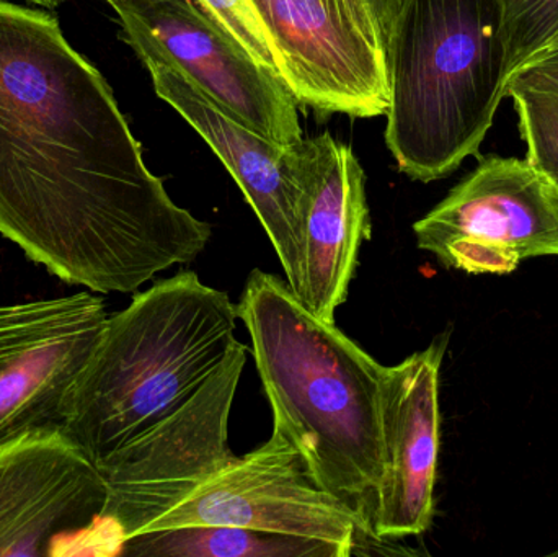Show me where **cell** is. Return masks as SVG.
I'll list each match as a JSON object with an SVG mask.
<instances>
[{"instance_id":"obj_1","label":"cell","mask_w":558,"mask_h":557,"mask_svg":"<svg viewBox=\"0 0 558 557\" xmlns=\"http://www.w3.org/2000/svg\"><path fill=\"white\" fill-rule=\"evenodd\" d=\"M0 234L69 284L134 293L213 228L144 162L104 75L46 10L0 0Z\"/></svg>"},{"instance_id":"obj_2","label":"cell","mask_w":558,"mask_h":557,"mask_svg":"<svg viewBox=\"0 0 558 557\" xmlns=\"http://www.w3.org/2000/svg\"><path fill=\"white\" fill-rule=\"evenodd\" d=\"M235 306L274 431L302 455L315 483L353 512L364 538L377 542L387 366L307 310L288 281L258 268Z\"/></svg>"},{"instance_id":"obj_3","label":"cell","mask_w":558,"mask_h":557,"mask_svg":"<svg viewBox=\"0 0 558 557\" xmlns=\"http://www.w3.org/2000/svg\"><path fill=\"white\" fill-rule=\"evenodd\" d=\"M238 306L193 271L157 281L107 326L62 431L95 464L190 401L238 343Z\"/></svg>"},{"instance_id":"obj_4","label":"cell","mask_w":558,"mask_h":557,"mask_svg":"<svg viewBox=\"0 0 558 557\" xmlns=\"http://www.w3.org/2000/svg\"><path fill=\"white\" fill-rule=\"evenodd\" d=\"M498 0H402L387 45L386 144L416 182L445 179L481 147L507 97Z\"/></svg>"},{"instance_id":"obj_5","label":"cell","mask_w":558,"mask_h":557,"mask_svg":"<svg viewBox=\"0 0 558 557\" xmlns=\"http://www.w3.org/2000/svg\"><path fill=\"white\" fill-rule=\"evenodd\" d=\"M245 362L247 347L238 340L186 404L97 464L107 484L101 523L118 546L238 458L229 448V417Z\"/></svg>"},{"instance_id":"obj_6","label":"cell","mask_w":558,"mask_h":557,"mask_svg":"<svg viewBox=\"0 0 558 557\" xmlns=\"http://www.w3.org/2000/svg\"><path fill=\"white\" fill-rule=\"evenodd\" d=\"M141 61L175 65L247 126L278 144L301 143L299 104L199 0H105Z\"/></svg>"},{"instance_id":"obj_7","label":"cell","mask_w":558,"mask_h":557,"mask_svg":"<svg viewBox=\"0 0 558 557\" xmlns=\"http://www.w3.org/2000/svg\"><path fill=\"white\" fill-rule=\"evenodd\" d=\"M416 245L469 275L513 274L558 255L550 183L526 159L488 156L413 225Z\"/></svg>"},{"instance_id":"obj_8","label":"cell","mask_w":558,"mask_h":557,"mask_svg":"<svg viewBox=\"0 0 558 557\" xmlns=\"http://www.w3.org/2000/svg\"><path fill=\"white\" fill-rule=\"evenodd\" d=\"M299 108L376 118L389 108L387 56L350 0H252Z\"/></svg>"},{"instance_id":"obj_9","label":"cell","mask_w":558,"mask_h":557,"mask_svg":"<svg viewBox=\"0 0 558 557\" xmlns=\"http://www.w3.org/2000/svg\"><path fill=\"white\" fill-rule=\"evenodd\" d=\"M229 525L335 543L353 555L364 538L350 509L325 493L302 455L274 431L270 440L206 480L146 532Z\"/></svg>"},{"instance_id":"obj_10","label":"cell","mask_w":558,"mask_h":557,"mask_svg":"<svg viewBox=\"0 0 558 557\" xmlns=\"http://www.w3.org/2000/svg\"><path fill=\"white\" fill-rule=\"evenodd\" d=\"M90 291L0 306V444L62 427L69 396L108 320Z\"/></svg>"},{"instance_id":"obj_11","label":"cell","mask_w":558,"mask_h":557,"mask_svg":"<svg viewBox=\"0 0 558 557\" xmlns=\"http://www.w3.org/2000/svg\"><path fill=\"white\" fill-rule=\"evenodd\" d=\"M105 506L100 470L62 427L0 444V557L61 555L101 522Z\"/></svg>"},{"instance_id":"obj_12","label":"cell","mask_w":558,"mask_h":557,"mask_svg":"<svg viewBox=\"0 0 558 557\" xmlns=\"http://www.w3.org/2000/svg\"><path fill=\"white\" fill-rule=\"evenodd\" d=\"M157 97L179 111L215 150L260 219L291 290H301L302 185L299 143L286 146L229 113L169 62H143Z\"/></svg>"},{"instance_id":"obj_13","label":"cell","mask_w":558,"mask_h":557,"mask_svg":"<svg viewBox=\"0 0 558 557\" xmlns=\"http://www.w3.org/2000/svg\"><path fill=\"white\" fill-rule=\"evenodd\" d=\"M448 342L445 334L399 365L387 366L377 542L423 535L432 526L441 441L439 375Z\"/></svg>"},{"instance_id":"obj_14","label":"cell","mask_w":558,"mask_h":557,"mask_svg":"<svg viewBox=\"0 0 558 557\" xmlns=\"http://www.w3.org/2000/svg\"><path fill=\"white\" fill-rule=\"evenodd\" d=\"M302 185V278L295 296L335 323L347 301L361 245L371 238L366 175L348 144L330 133L299 143Z\"/></svg>"},{"instance_id":"obj_15","label":"cell","mask_w":558,"mask_h":557,"mask_svg":"<svg viewBox=\"0 0 558 557\" xmlns=\"http://www.w3.org/2000/svg\"><path fill=\"white\" fill-rule=\"evenodd\" d=\"M120 553L134 557H348L335 543L229 525L157 530L124 540Z\"/></svg>"},{"instance_id":"obj_16","label":"cell","mask_w":558,"mask_h":557,"mask_svg":"<svg viewBox=\"0 0 558 557\" xmlns=\"http://www.w3.org/2000/svg\"><path fill=\"white\" fill-rule=\"evenodd\" d=\"M526 143V160L558 190V90L508 87Z\"/></svg>"},{"instance_id":"obj_17","label":"cell","mask_w":558,"mask_h":557,"mask_svg":"<svg viewBox=\"0 0 558 557\" xmlns=\"http://www.w3.org/2000/svg\"><path fill=\"white\" fill-rule=\"evenodd\" d=\"M504 20L508 81L558 45V0H498Z\"/></svg>"},{"instance_id":"obj_18","label":"cell","mask_w":558,"mask_h":557,"mask_svg":"<svg viewBox=\"0 0 558 557\" xmlns=\"http://www.w3.org/2000/svg\"><path fill=\"white\" fill-rule=\"evenodd\" d=\"M199 2L258 62L278 72L270 36L252 0H199Z\"/></svg>"},{"instance_id":"obj_19","label":"cell","mask_w":558,"mask_h":557,"mask_svg":"<svg viewBox=\"0 0 558 557\" xmlns=\"http://www.w3.org/2000/svg\"><path fill=\"white\" fill-rule=\"evenodd\" d=\"M513 85L558 90V45L524 64L508 81L507 90L508 87H513Z\"/></svg>"},{"instance_id":"obj_20","label":"cell","mask_w":558,"mask_h":557,"mask_svg":"<svg viewBox=\"0 0 558 557\" xmlns=\"http://www.w3.org/2000/svg\"><path fill=\"white\" fill-rule=\"evenodd\" d=\"M350 3L373 29L387 56V45H389L402 0H350Z\"/></svg>"},{"instance_id":"obj_21","label":"cell","mask_w":558,"mask_h":557,"mask_svg":"<svg viewBox=\"0 0 558 557\" xmlns=\"http://www.w3.org/2000/svg\"><path fill=\"white\" fill-rule=\"evenodd\" d=\"M25 2L35 3V5L43 7L46 10H52L61 5L64 0H25Z\"/></svg>"},{"instance_id":"obj_22","label":"cell","mask_w":558,"mask_h":557,"mask_svg":"<svg viewBox=\"0 0 558 557\" xmlns=\"http://www.w3.org/2000/svg\"><path fill=\"white\" fill-rule=\"evenodd\" d=\"M550 189H553L554 208H556L557 218H558V190L554 189L553 185H550Z\"/></svg>"},{"instance_id":"obj_23","label":"cell","mask_w":558,"mask_h":557,"mask_svg":"<svg viewBox=\"0 0 558 557\" xmlns=\"http://www.w3.org/2000/svg\"><path fill=\"white\" fill-rule=\"evenodd\" d=\"M550 556H558V549H557V552H554L553 555H550Z\"/></svg>"}]
</instances>
